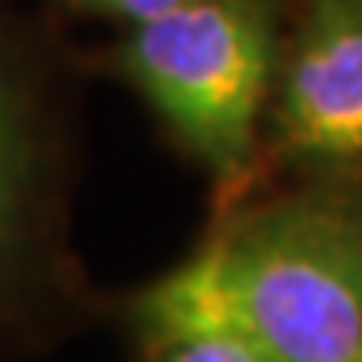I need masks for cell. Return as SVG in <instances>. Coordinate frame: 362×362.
<instances>
[{"label": "cell", "instance_id": "277c9868", "mask_svg": "<svg viewBox=\"0 0 362 362\" xmlns=\"http://www.w3.org/2000/svg\"><path fill=\"white\" fill-rule=\"evenodd\" d=\"M48 187V136L26 66L0 33V282L37 242Z\"/></svg>", "mask_w": 362, "mask_h": 362}, {"label": "cell", "instance_id": "3957f363", "mask_svg": "<svg viewBox=\"0 0 362 362\" xmlns=\"http://www.w3.org/2000/svg\"><path fill=\"white\" fill-rule=\"evenodd\" d=\"M282 146L311 165H362V0H318L279 92Z\"/></svg>", "mask_w": 362, "mask_h": 362}, {"label": "cell", "instance_id": "6da1fadb", "mask_svg": "<svg viewBox=\"0 0 362 362\" xmlns=\"http://www.w3.org/2000/svg\"><path fill=\"white\" fill-rule=\"evenodd\" d=\"M139 344L230 333L274 362L362 351V202L315 190L242 212L132 304Z\"/></svg>", "mask_w": 362, "mask_h": 362}, {"label": "cell", "instance_id": "5b68a950", "mask_svg": "<svg viewBox=\"0 0 362 362\" xmlns=\"http://www.w3.org/2000/svg\"><path fill=\"white\" fill-rule=\"evenodd\" d=\"M143 362H274L230 333H180L143 348Z\"/></svg>", "mask_w": 362, "mask_h": 362}, {"label": "cell", "instance_id": "52a82bcc", "mask_svg": "<svg viewBox=\"0 0 362 362\" xmlns=\"http://www.w3.org/2000/svg\"><path fill=\"white\" fill-rule=\"evenodd\" d=\"M355 362H362V351H358V358H355Z\"/></svg>", "mask_w": 362, "mask_h": 362}, {"label": "cell", "instance_id": "8992f818", "mask_svg": "<svg viewBox=\"0 0 362 362\" xmlns=\"http://www.w3.org/2000/svg\"><path fill=\"white\" fill-rule=\"evenodd\" d=\"M77 11H88V15H103V18H117L124 26H136V23H146L168 8L183 4V0H62Z\"/></svg>", "mask_w": 362, "mask_h": 362}, {"label": "cell", "instance_id": "7a4b0ae2", "mask_svg": "<svg viewBox=\"0 0 362 362\" xmlns=\"http://www.w3.org/2000/svg\"><path fill=\"white\" fill-rule=\"evenodd\" d=\"M117 70L190 158L230 180L257 146L274 70V4L183 0L129 26Z\"/></svg>", "mask_w": 362, "mask_h": 362}]
</instances>
